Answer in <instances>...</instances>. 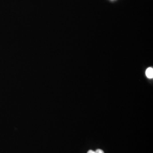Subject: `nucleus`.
Masks as SVG:
<instances>
[{"label":"nucleus","instance_id":"obj_1","mask_svg":"<svg viewBox=\"0 0 153 153\" xmlns=\"http://www.w3.org/2000/svg\"><path fill=\"white\" fill-rule=\"evenodd\" d=\"M146 75L149 78H153V69L152 67H149L146 71Z\"/></svg>","mask_w":153,"mask_h":153},{"label":"nucleus","instance_id":"obj_2","mask_svg":"<svg viewBox=\"0 0 153 153\" xmlns=\"http://www.w3.org/2000/svg\"><path fill=\"white\" fill-rule=\"evenodd\" d=\"M96 153H104V152L102 150H100V149H98L96 151V152H95Z\"/></svg>","mask_w":153,"mask_h":153},{"label":"nucleus","instance_id":"obj_3","mask_svg":"<svg viewBox=\"0 0 153 153\" xmlns=\"http://www.w3.org/2000/svg\"><path fill=\"white\" fill-rule=\"evenodd\" d=\"M88 153H96L95 152H93V151H92V150H90V151H89L88 152Z\"/></svg>","mask_w":153,"mask_h":153}]
</instances>
